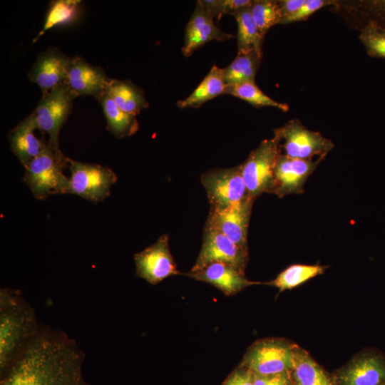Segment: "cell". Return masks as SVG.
Here are the masks:
<instances>
[{
	"label": "cell",
	"instance_id": "cell-1",
	"mask_svg": "<svg viewBox=\"0 0 385 385\" xmlns=\"http://www.w3.org/2000/svg\"><path fill=\"white\" fill-rule=\"evenodd\" d=\"M84 359L74 339L61 329L41 325L28 348L1 376L0 385H88Z\"/></svg>",
	"mask_w": 385,
	"mask_h": 385
},
{
	"label": "cell",
	"instance_id": "cell-13",
	"mask_svg": "<svg viewBox=\"0 0 385 385\" xmlns=\"http://www.w3.org/2000/svg\"><path fill=\"white\" fill-rule=\"evenodd\" d=\"M323 158L302 160L279 154L274 168L275 188L273 194L279 197L304 192L307 178Z\"/></svg>",
	"mask_w": 385,
	"mask_h": 385
},
{
	"label": "cell",
	"instance_id": "cell-3",
	"mask_svg": "<svg viewBox=\"0 0 385 385\" xmlns=\"http://www.w3.org/2000/svg\"><path fill=\"white\" fill-rule=\"evenodd\" d=\"M40 153L24 168L23 181L34 197L44 200L53 194H68L69 178L63 173L68 166V158L57 153L44 135Z\"/></svg>",
	"mask_w": 385,
	"mask_h": 385
},
{
	"label": "cell",
	"instance_id": "cell-18",
	"mask_svg": "<svg viewBox=\"0 0 385 385\" xmlns=\"http://www.w3.org/2000/svg\"><path fill=\"white\" fill-rule=\"evenodd\" d=\"M341 385H385V359L366 354L356 359L339 376Z\"/></svg>",
	"mask_w": 385,
	"mask_h": 385
},
{
	"label": "cell",
	"instance_id": "cell-2",
	"mask_svg": "<svg viewBox=\"0 0 385 385\" xmlns=\"http://www.w3.org/2000/svg\"><path fill=\"white\" fill-rule=\"evenodd\" d=\"M40 326L34 309L19 290L0 289V376L28 348Z\"/></svg>",
	"mask_w": 385,
	"mask_h": 385
},
{
	"label": "cell",
	"instance_id": "cell-25",
	"mask_svg": "<svg viewBox=\"0 0 385 385\" xmlns=\"http://www.w3.org/2000/svg\"><path fill=\"white\" fill-rule=\"evenodd\" d=\"M262 55L255 51L237 53L234 61L223 68L226 85L255 81V76L261 63Z\"/></svg>",
	"mask_w": 385,
	"mask_h": 385
},
{
	"label": "cell",
	"instance_id": "cell-5",
	"mask_svg": "<svg viewBox=\"0 0 385 385\" xmlns=\"http://www.w3.org/2000/svg\"><path fill=\"white\" fill-rule=\"evenodd\" d=\"M76 98L64 82L43 94L33 111L37 128L48 135V144L58 154L60 130L71 113L73 99Z\"/></svg>",
	"mask_w": 385,
	"mask_h": 385
},
{
	"label": "cell",
	"instance_id": "cell-12",
	"mask_svg": "<svg viewBox=\"0 0 385 385\" xmlns=\"http://www.w3.org/2000/svg\"><path fill=\"white\" fill-rule=\"evenodd\" d=\"M255 200H244L225 207H210L205 225L222 232L239 247L248 250L247 232Z\"/></svg>",
	"mask_w": 385,
	"mask_h": 385
},
{
	"label": "cell",
	"instance_id": "cell-20",
	"mask_svg": "<svg viewBox=\"0 0 385 385\" xmlns=\"http://www.w3.org/2000/svg\"><path fill=\"white\" fill-rule=\"evenodd\" d=\"M106 93L120 110L135 117L148 106L142 90L128 81L111 79Z\"/></svg>",
	"mask_w": 385,
	"mask_h": 385
},
{
	"label": "cell",
	"instance_id": "cell-4",
	"mask_svg": "<svg viewBox=\"0 0 385 385\" xmlns=\"http://www.w3.org/2000/svg\"><path fill=\"white\" fill-rule=\"evenodd\" d=\"M280 153L279 142L273 136L262 140L240 165L250 197L255 200L265 192H274V168Z\"/></svg>",
	"mask_w": 385,
	"mask_h": 385
},
{
	"label": "cell",
	"instance_id": "cell-29",
	"mask_svg": "<svg viewBox=\"0 0 385 385\" xmlns=\"http://www.w3.org/2000/svg\"><path fill=\"white\" fill-rule=\"evenodd\" d=\"M250 9L258 31L263 38L271 27L280 24L282 16L277 1H252Z\"/></svg>",
	"mask_w": 385,
	"mask_h": 385
},
{
	"label": "cell",
	"instance_id": "cell-23",
	"mask_svg": "<svg viewBox=\"0 0 385 385\" xmlns=\"http://www.w3.org/2000/svg\"><path fill=\"white\" fill-rule=\"evenodd\" d=\"M250 6L240 8L232 14L237 24V53L255 51L262 55L263 37L254 21Z\"/></svg>",
	"mask_w": 385,
	"mask_h": 385
},
{
	"label": "cell",
	"instance_id": "cell-7",
	"mask_svg": "<svg viewBox=\"0 0 385 385\" xmlns=\"http://www.w3.org/2000/svg\"><path fill=\"white\" fill-rule=\"evenodd\" d=\"M71 176L68 193L78 195L93 202L107 198L117 181L116 174L109 168L85 163L68 158Z\"/></svg>",
	"mask_w": 385,
	"mask_h": 385
},
{
	"label": "cell",
	"instance_id": "cell-27",
	"mask_svg": "<svg viewBox=\"0 0 385 385\" xmlns=\"http://www.w3.org/2000/svg\"><path fill=\"white\" fill-rule=\"evenodd\" d=\"M326 269L327 267L321 265H293L281 272L274 279L266 284L275 287L282 292L293 289L323 274Z\"/></svg>",
	"mask_w": 385,
	"mask_h": 385
},
{
	"label": "cell",
	"instance_id": "cell-6",
	"mask_svg": "<svg viewBox=\"0 0 385 385\" xmlns=\"http://www.w3.org/2000/svg\"><path fill=\"white\" fill-rule=\"evenodd\" d=\"M284 155L302 160L314 156L324 158L334 147V143L319 132L307 128L297 118H293L274 130Z\"/></svg>",
	"mask_w": 385,
	"mask_h": 385
},
{
	"label": "cell",
	"instance_id": "cell-26",
	"mask_svg": "<svg viewBox=\"0 0 385 385\" xmlns=\"http://www.w3.org/2000/svg\"><path fill=\"white\" fill-rule=\"evenodd\" d=\"M81 1L57 0L50 4L43 29L36 36L38 39L47 30L56 26H66L75 22L81 14Z\"/></svg>",
	"mask_w": 385,
	"mask_h": 385
},
{
	"label": "cell",
	"instance_id": "cell-10",
	"mask_svg": "<svg viewBox=\"0 0 385 385\" xmlns=\"http://www.w3.org/2000/svg\"><path fill=\"white\" fill-rule=\"evenodd\" d=\"M247 262L248 250L239 247L218 230L205 225L200 252L189 272L198 271L213 262H225L245 272Z\"/></svg>",
	"mask_w": 385,
	"mask_h": 385
},
{
	"label": "cell",
	"instance_id": "cell-32",
	"mask_svg": "<svg viewBox=\"0 0 385 385\" xmlns=\"http://www.w3.org/2000/svg\"><path fill=\"white\" fill-rule=\"evenodd\" d=\"M333 4H336V3L334 1L331 0H306L295 13L283 19L280 24H287L307 20L317 11Z\"/></svg>",
	"mask_w": 385,
	"mask_h": 385
},
{
	"label": "cell",
	"instance_id": "cell-16",
	"mask_svg": "<svg viewBox=\"0 0 385 385\" xmlns=\"http://www.w3.org/2000/svg\"><path fill=\"white\" fill-rule=\"evenodd\" d=\"M71 58L56 48L41 53L30 69L28 77L37 84L43 94L66 82Z\"/></svg>",
	"mask_w": 385,
	"mask_h": 385
},
{
	"label": "cell",
	"instance_id": "cell-33",
	"mask_svg": "<svg viewBox=\"0 0 385 385\" xmlns=\"http://www.w3.org/2000/svg\"><path fill=\"white\" fill-rule=\"evenodd\" d=\"M255 373L240 365L227 378L222 385H253Z\"/></svg>",
	"mask_w": 385,
	"mask_h": 385
},
{
	"label": "cell",
	"instance_id": "cell-9",
	"mask_svg": "<svg viewBox=\"0 0 385 385\" xmlns=\"http://www.w3.org/2000/svg\"><path fill=\"white\" fill-rule=\"evenodd\" d=\"M201 183L210 207H225L250 197L240 165L207 170L201 175Z\"/></svg>",
	"mask_w": 385,
	"mask_h": 385
},
{
	"label": "cell",
	"instance_id": "cell-15",
	"mask_svg": "<svg viewBox=\"0 0 385 385\" xmlns=\"http://www.w3.org/2000/svg\"><path fill=\"white\" fill-rule=\"evenodd\" d=\"M214 19L202 1H197L185 29V43L182 48L185 56H190L208 41H225L233 37L221 31L215 24Z\"/></svg>",
	"mask_w": 385,
	"mask_h": 385
},
{
	"label": "cell",
	"instance_id": "cell-19",
	"mask_svg": "<svg viewBox=\"0 0 385 385\" xmlns=\"http://www.w3.org/2000/svg\"><path fill=\"white\" fill-rule=\"evenodd\" d=\"M37 128L33 112L18 123L9 134V142L13 153L25 168L41 152L43 137L38 139L34 135Z\"/></svg>",
	"mask_w": 385,
	"mask_h": 385
},
{
	"label": "cell",
	"instance_id": "cell-36",
	"mask_svg": "<svg viewBox=\"0 0 385 385\" xmlns=\"http://www.w3.org/2000/svg\"><path fill=\"white\" fill-rule=\"evenodd\" d=\"M306 0H281L277 1L282 20L295 13ZM281 23V22H280Z\"/></svg>",
	"mask_w": 385,
	"mask_h": 385
},
{
	"label": "cell",
	"instance_id": "cell-24",
	"mask_svg": "<svg viewBox=\"0 0 385 385\" xmlns=\"http://www.w3.org/2000/svg\"><path fill=\"white\" fill-rule=\"evenodd\" d=\"M291 371L295 385H332L328 376L308 354L294 347Z\"/></svg>",
	"mask_w": 385,
	"mask_h": 385
},
{
	"label": "cell",
	"instance_id": "cell-14",
	"mask_svg": "<svg viewBox=\"0 0 385 385\" xmlns=\"http://www.w3.org/2000/svg\"><path fill=\"white\" fill-rule=\"evenodd\" d=\"M111 81L101 68L77 56L71 58L66 83L76 97L91 96L98 99Z\"/></svg>",
	"mask_w": 385,
	"mask_h": 385
},
{
	"label": "cell",
	"instance_id": "cell-34",
	"mask_svg": "<svg viewBox=\"0 0 385 385\" xmlns=\"http://www.w3.org/2000/svg\"><path fill=\"white\" fill-rule=\"evenodd\" d=\"M253 385H291L289 371L271 375L255 374Z\"/></svg>",
	"mask_w": 385,
	"mask_h": 385
},
{
	"label": "cell",
	"instance_id": "cell-17",
	"mask_svg": "<svg viewBox=\"0 0 385 385\" xmlns=\"http://www.w3.org/2000/svg\"><path fill=\"white\" fill-rule=\"evenodd\" d=\"M183 274L208 283L228 297L236 294L247 287L260 283L249 280L244 272L225 262H213L198 271L188 272Z\"/></svg>",
	"mask_w": 385,
	"mask_h": 385
},
{
	"label": "cell",
	"instance_id": "cell-22",
	"mask_svg": "<svg viewBox=\"0 0 385 385\" xmlns=\"http://www.w3.org/2000/svg\"><path fill=\"white\" fill-rule=\"evenodd\" d=\"M97 100L101 103L107 129L116 138L130 136L138 130V123L135 116L120 110L108 96L106 91Z\"/></svg>",
	"mask_w": 385,
	"mask_h": 385
},
{
	"label": "cell",
	"instance_id": "cell-21",
	"mask_svg": "<svg viewBox=\"0 0 385 385\" xmlns=\"http://www.w3.org/2000/svg\"><path fill=\"white\" fill-rule=\"evenodd\" d=\"M226 87L223 68L214 65L193 92L184 100L178 101L177 105L181 108H198L204 103L225 94Z\"/></svg>",
	"mask_w": 385,
	"mask_h": 385
},
{
	"label": "cell",
	"instance_id": "cell-35",
	"mask_svg": "<svg viewBox=\"0 0 385 385\" xmlns=\"http://www.w3.org/2000/svg\"><path fill=\"white\" fill-rule=\"evenodd\" d=\"M365 5L370 16L366 21H373L385 27V0L367 1Z\"/></svg>",
	"mask_w": 385,
	"mask_h": 385
},
{
	"label": "cell",
	"instance_id": "cell-8",
	"mask_svg": "<svg viewBox=\"0 0 385 385\" xmlns=\"http://www.w3.org/2000/svg\"><path fill=\"white\" fill-rule=\"evenodd\" d=\"M293 361L294 347L277 339H265L248 348L241 365L256 374L271 375L289 371Z\"/></svg>",
	"mask_w": 385,
	"mask_h": 385
},
{
	"label": "cell",
	"instance_id": "cell-28",
	"mask_svg": "<svg viewBox=\"0 0 385 385\" xmlns=\"http://www.w3.org/2000/svg\"><path fill=\"white\" fill-rule=\"evenodd\" d=\"M225 94H230L247 101L255 107H273L287 112L289 106L277 102L265 94L255 83V81L244 82L227 86Z\"/></svg>",
	"mask_w": 385,
	"mask_h": 385
},
{
	"label": "cell",
	"instance_id": "cell-31",
	"mask_svg": "<svg viewBox=\"0 0 385 385\" xmlns=\"http://www.w3.org/2000/svg\"><path fill=\"white\" fill-rule=\"evenodd\" d=\"M205 7L214 18L220 20L224 14H232L236 10L250 6L252 1L250 0H202Z\"/></svg>",
	"mask_w": 385,
	"mask_h": 385
},
{
	"label": "cell",
	"instance_id": "cell-30",
	"mask_svg": "<svg viewBox=\"0 0 385 385\" xmlns=\"http://www.w3.org/2000/svg\"><path fill=\"white\" fill-rule=\"evenodd\" d=\"M359 38L369 56L385 58V27L373 21H366Z\"/></svg>",
	"mask_w": 385,
	"mask_h": 385
},
{
	"label": "cell",
	"instance_id": "cell-11",
	"mask_svg": "<svg viewBox=\"0 0 385 385\" xmlns=\"http://www.w3.org/2000/svg\"><path fill=\"white\" fill-rule=\"evenodd\" d=\"M135 274L152 285L181 272L173 257L169 247V236L162 235L151 245L133 256Z\"/></svg>",
	"mask_w": 385,
	"mask_h": 385
}]
</instances>
